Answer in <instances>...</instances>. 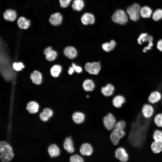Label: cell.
<instances>
[{
	"mask_svg": "<svg viewBox=\"0 0 162 162\" xmlns=\"http://www.w3.org/2000/svg\"><path fill=\"white\" fill-rule=\"evenodd\" d=\"M64 55L70 59H73L76 57L77 51L76 49L71 46L65 48L64 52Z\"/></svg>",
	"mask_w": 162,
	"mask_h": 162,
	"instance_id": "44dd1931",
	"label": "cell"
},
{
	"mask_svg": "<svg viewBox=\"0 0 162 162\" xmlns=\"http://www.w3.org/2000/svg\"><path fill=\"white\" fill-rule=\"evenodd\" d=\"M116 45L115 40H112L109 42H106L103 44L102 47L103 49L106 52H109L112 50Z\"/></svg>",
	"mask_w": 162,
	"mask_h": 162,
	"instance_id": "83f0119b",
	"label": "cell"
},
{
	"mask_svg": "<svg viewBox=\"0 0 162 162\" xmlns=\"http://www.w3.org/2000/svg\"><path fill=\"white\" fill-rule=\"evenodd\" d=\"M154 116V121L158 127L162 128V113H160Z\"/></svg>",
	"mask_w": 162,
	"mask_h": 162,
	"instance_id": "1f68e13d",
	"label": "cell"
},
{
	"mask_svg": "<svg viewBox=\"0 0 162 162\" xmlns=\"http://www.w3.org/2000/svg\"><path fill=\"white\" fill-rule=\"evenodd\" d=\"M161 102H162V99L161 100Z\"/></svg>",
	"mask_w": 162,
	"mask_h": 162,
	"instance_id": "60d3db41",
	"label": "cell"
},
{
	"mask_svg": "<svg viewBox=\"0 0 162 162\" xmlns=\"http://www.w3.org/2000/svg\"><path fill=\"white\" fill-rule=\"evenodd\" d=\"M141 9L140 5L136 3L127 8V13L131 20L136 21L139 20L140 16Z\"/></svg>",
	"mask_w": 162,
	"mask_h": 162,
	"instance_id": "3957f363",
	"label": "cell"
},
{
	"mask_svg": "<svg viewBox=\"0 0 162 162\" xmlns=\"http://www.w3.org/2000/svg\"><path fill=\"white\" fill-rule=\"evenodd\" d=\"M152 18L155 21H158L162 19V10L160 9L156 10L152 14Z\"/></svg>",
	"mask_w": 162,
	"mask_h": 162,
	"instance_id": "d6a6232c",
	"label": "cell"
},
{
	"mask_svg": "<svg viewBox=\"0 0 162 162\" xmlns=\"http://www.w3.org/2000/svg\"><path fill=\"white\" fill-rule=\"evenodd\" d=\"M48 152L50 156L52 158L58 156L60 154V149L56 144L51 145L48 148Z\"/></svg>",
	"mask_w": 162,
	"mask_h": 162,
	"instance_id": "d4e9b609",
	"label": "cell"
},
{
	"mask_svg": "<svg viewBox=\"0 0 162 162\" xmlns=\"http://www.w3.org/2000/svg\"><path fill=\"white\" fill-rule=\"evenodd\" d=\"M72 0H59L60 6L63 8L67 7Z\"/></svg>",
	"mask_w": 162,
	"mask_h": 162,
	"instance_id": "8d00e7d4",
	"label": "cell"
},
{
	"mask_svg": "<svg viewBox=\"0 0 162 162\" xmlns=\"http://www.w3.org/2000/svg\"><path fill=\"white\" fill-rule=\"evenodd\" d=\"M126 102L125 97L122 95H117L115 96L112 100V104L115 107L120 108Z\"/></svg>",
	"mask_w": 162,
	"mask_h": 162,
	"instance_id": "7c38bea8",
	"label": "cell"
},
{
	"mask_svg": "<svg viewBox=\"0 0 162 162\" xmlns=\"http://www.w3.org/2000/svg\"><path fill=\"white\" fill-rule=\"evenodd\" d=\"M82 87L83 89L86 91H92L94 88L95 84L92 80L88 79L85 80L83 82Z\"/></svg>",
	"mask_w": 162,
	"mask_h": 162,
	"instance_id": "484cf974",
	"label": "cell"
},
{
	"mask_svg": "<svg viewBox=\"0 0 162 162\" xmlns=\"http://www.w3.org/2000/svg\"><path fill=\"white\" fill-rule=\"evenodd\" d=\"M126 126V122L123 120H120L116 122L115 128L112 130L110 135V140L114 145H117L120 140L125 135L124 130Z\"/></svg>",
	"mask_w": 162,
	"mask_h": 162,
	"instance_id": "6da1fadb",
	"label": "cell"
},
{
	"mask_svg": "<svg viewBox=\"0 0 162 162\" xmlns=\"http://www.w3.org/2000/svg\"><path fill=\"white\" fill-rule=\"evenodd\" d=\"M62 69V67L60 65H54L51 69V74L53 77H57L59 75Z\"/></svg>",
	"mask_w": 162,
	"mask_h": 162,
	"instance_id": "4dcf8cb0",
	"label": "cell"
},
{
	"mask_svg": "<svg viewBox=\"0 0 162 162\" xmlns=\"http://www.w3.org/2000/svg\"><path fill=\"white\" fill-rule=\"evenodd\" d=\"M62 16L59 13L52 14L50 16L49 21L52 25L57 26L60 25L62 21Z\"/></svg>",
	"mask_w": 162,
	"mask_h": 162,
	"instance_id": "4fadbf2b",
	"label": "cell"
},
{
	"mask_svg": "<svg viewBox=\"0 0 162 162\" xmlns=\"http://www.w3.org/2000/svg\"><path fill=\"white\" fill-rule=\"evenodd\" d=\"M85 68L89 74L97 75L100 70L101 66L98 62H87L85 65Z\"/></svg>",
	"mask_w": 162,
	"mask_h": 162,
	"instance_id": "8992f818",
	"label": "cell"
},
{
	"mask_svg": "<svg viewBox=\"0 0 162 162\" xmlns=\"http://www.w3.org/2000/svg\"><path fill=\"white\" fill-rule=\"evenodd\" d=\"M65 150L70 153H73L75 151L73 140L70 137L66 138L63 143Z\"/></svg>",
	"mask_w": 162,
	"mask_h": 162,
	"instance_id": "5bb4252c",
	"label": "cell"
},
{
	"mask_svg": "<svg viewBox=\"0 0 162 162\" xmlns=\"http://www.w3.org/2000/svg\"><path fill=\"white\" fill-rule=\"evenodd\" d=\"M81 20L82 23L84 25L92 24L94 22L95 18L92 14L86 13L82 16Z\"/></svg>",
	"mask_w": 162,
	"mask_h": 162,
	"instance_id": "9a60e30c",
	"label": "cell"
},
{
	"mask_svg": "<svg viewBox=\"0 0 162 162\" xmlns=\"http://www.w3.org/2000/svg\"><path fill=\"white\" fill-rule=\"evenodd\" d=\"M84 6V3L82 0H74L72 5V7L75 10L80 11Z\"/></svg>",
	"mask_w": 162,
	"mask_h": 162,
	"instance_id": "f546056e",
	"label": "cell"
},
{
	"mask_svg": "<svg viewBox=\"0 0 162 162\" xmlns=\"http://www.w3.org/2000/svg\"><path fill=\"white\" fill-rule=\"evenodd\" d=\"M30 78L33 82L35 84L39 85L41 83L42 81L41 74L37 71H34L31 74Z\"/></svg>",
	"mask_w": 162,
	"mask_h": 162,
	"instance_id": "4316f807",
	"label": "cell"
},
{
	"mask_svg": "<svg viewBox=\"0 0 162 162\" xmlns=\"http://www.w3.org/2000/svg\"><path fill=\"white\" fill-rule=\"evenodd\" d=\"M93 151V148L90 143H85L81 145L80 152L81 154L84 156H89L92 153Z\"/></svg>",
	"mask_w": 162,
	"mask_h": 162,
	"instance_id": "8fae6325",
	"label": "cell"
},
{
	"mask_svg": "<svg viewBox=\"0 0 162 162\" xmlns=\"http://www.w3.org/2000/svg\"><path fill=\"white\" fill-rule=\"evenodd\" d=\"M152 40L153 38L152 36L148 35L147 33H142L140 35L137 39V41L138 43L140 44H142V43L145 42V41L148 42L149 44L148 46L145 47L143 50L144 52H146V50L151 49L152 46H153Z\"/></svg>",
	"mask_w": 162,
	"mask_h": 162,
	"instance_id": "ba28073f",
	"label": "cell"
},
{
	"mask_svg": "<svg viewBox=\"0 0 162 162\" xmlns=\"http://www.w3.org/2000/svg\"><path fill=\"white\" fill-rule=\"evenodd\" d=\"M150 148L154 154H158L162 151V140H154L151 143Z\"/></svg>",
	"mask_w": 162,
	"mask_h": 162,
	"instance_id": "2e32d148",
	"label": "cell"
},
{
	"mask_svg": "<svg viewBox=\"0 0 162 162\" xmlns=\"http://www.w3.org/2000/svg\"><path fill=\"white\" fill-rule=\"evenodd\" d=\"M128 17L126 13L121 9L116 10L112 16V19L114 22L121 25L126 23L128 21Z\"/></svg>",
	"mask_w": 162,
	"mask_h": 162,
	"instance_id": "277c9868",
	"label": "cell"
},
{
	"mask_svg": "<svg viewBox=\"0 0 162 162\" xmlns=\"http://www.w3.org/2000/svg\"><path fill=\"white\" fill-rule=\"evenodd\" d=\"M14 68L16 71H20L24 67L22 62H15L13 64Z\"/></svg>",
	"mask_w": 162,
	"mask_h": 162,
	"instance_id": "d590c367",
	"label": "cell"
},
{
	"mask_svg": "<svg viewBox=\"0 0 162 162\" xmlns=\"http://www.w3.org/2000/svg\"><path fill=\"white\" fill-rule=\"evenodd\" d=\"M0 159L2 162H8L13 158L14 155L11 146L7 142H0Z\"/></svg>",
	"mask_w": 162,
	"mask_h": 162,
	"instance_id": "7a4b0ae2",
	"label": "cell"
},
{
	"mask_svg": "<svg viewBox=\"0 0 162 162\" xmlns=\"http://www.w3.org/2000/svg\"><path fill=\"white\" fill-rule=\"evenodd\" d=\"M72 66L73 68L74 71L77 73H80L82 71V68L80 66L76 65L74 63H73L72 64Z\"/></svg>",
	"mask_w": 162,
	"mask_h": 162,
	"instance_id": "74e56055",
	"label": "cell"
},
{
	"mask_svg": "<svg viewBox=\"0 0 162 162\" xmlns=\"http://www.w3.org/2000/svg\"><path fill=\"white\" fill-rule=\"evenodd\" d=\"M157 48L160 51L162 52V39H161L158 41Z\"/></svg>",
	"mask_w": 162,
	"mask_h": 162,
	"instance_id": "f35d334b",
	"label": "cell"
},
{
	"mask_svg": "<svg viewBox=\"0 0 162 162\" xmlns=\"http://www.w3.org/2000/svg\"><path fill=\"white\" fill-rule=\"evenodd\" d=\"M44 53L46 56V59L50 61L54 60L56 58L57 54L56 51L52 50V48L49 47L44 50Z\"/></svg>",
	"mask_w": 162,
	"mask_h": 162,
	"instance_id": "7402d4cb",
	"label": "cell"
},
{
	"mask_svg": "<svg viewBox=\"0 0 162 162\" xmlns=\"http://www.w3.org/2000/svg\"><path fill=\"white\" fill-rule=\"evenodd\" d=\"M162 99V95L160 92L158 91H154L150 94L148 98L149 104H156Z\"/></svg>",
	"mask_w": 162,
	"mask_h": 162,
	"instance_id": "30bf717a",
	"label": "cell"
},
{
	"mask_svg": "<svg viewBox=\"0 0 162 162\" xmlns=\"http://www.w3.org/2000/svg\"><path fill=\"white\" fill-rule=\"evenodd\" d=\"M72 118L73 121L75 123L80 124L84 122L85 116L83 112L79 111H76L73 113Z\"/></svg>",
	"mask_w": 162,
	"mask_h": 162,
	"instance_id": "e0dca14e",
	"label": "cell"
},
{
	"mask_svg": "<svg viewBox=\"0 0 162 162\" xmlns=\"http://www.w3.org/2000/svg\"><path fill=\"white\" fill-rule=\"evenodd\" d=\"M103 122L104 127L107 130H112L115 128L117 122L114 116L110 113L104 117Z\"/></svg>",
	"mask_w": 162,
	"mask_h": 162,
	"instance_id": "5b68a950",
	"label": "cell"
},
{
	"mask_svg": "<svg viewBox=\"0 0 162 162\" xmlns=\"http://www.w3.org/2000/svg\"><path fill=\"white\" fill-rule=\"evenodd\" d=\"M17 23L19 27L21 29H26L30 25V21L23 16L19 18L17 20Z\"/></svg>",
	"mask_w": 162,
	"mask_h": 162,
	"instance_id": "603a6c76",
	"label": "cell"
},
{
	"mask_svg": "<svg viewBox=\"0 0 162 162\" xmlns=\"http://www.w3.org/2000/svg\"><path fill=\"white\" fill-rule=\"evenodd\" d=\"M154 108L152 104H144L142 109L141 112L143 116L147 119L150 118L154 115Z\"/></svg>",
	"mask_w": 162,
	"mask_h": 162,
	"instance_id": "9c48e42d",
	"label": "cell"
},
{
	"mask_svg": "<svg viewBox=\"0 0 162 162\" xmlns=\"http://www.w3.org/2000/svg\"><path fill=\"white\" fill-rule=\"evenodd\" d=\"M154 140H162V130L160 129L155 130L153 134Z\"/></svg>",
	"mask_w": 162,
	"mask_h": 162,
	"instance_id": "836d02e7",
	"label": "cell"
},
{
	"mask_svg": "<svg viewBox=\"0 0 162 162\" xmlns=\"http://www.w3.org/2000/svg\"><path fill=\"white\" fill-rule=\"evenodd\" d=\"M74 71L73 68L72 66L70 67L68 70V73L69 74L72 75L73 74Z\"/></svg>",
	"mask_w": 162,
	"mask_h": 162,
	"instance_id": "ab89813d",
	"label": "cell"
},
{
	"mask_svg": "<svg viewBox=\"0 0 162 162\" xmlns=\"http://www.w3.org/2000/svg\"><path fill=\"white\" fill-rule=\"evenodd\" d=\"M115 88L111 84H108L105 86L102 87L101 89V92L104 96L109 97L113 93Z\"/></svg>",
	"mask_w": 162,
	"mask_h": 162,
	"instance_id": "d6986e66",
	"label": "cell"
},
{
	"mask_svg": "<svg viewBox=\"0 0 162 162\" xmlns=\"http://www.w3.org/2000/svg\"><path fill=\"white\" fill-rule=\"evenodd\" d=\"M70 162H84L83 158L77 154L71 156L70 158Z\"/></svg>",
	"mask_w": 162,
	"mask_h": 162,
	"instance_id": "e575fe53",
	"label": "cell"
},
{
	"mask_svg": "<svg viewBox=\"0 0 162 162\" xmlns=\"http://www.w3.org/2000/svg\"><path fill=\"white\" fill-rule=\"evenodd\" d=\"M3 16L5 20L10 21H13L16 19L17 14L14 10L8 9L4 12Z\"/></svg>",
	"mask_w": 162,
	"mask_h": 162,
	"instance_id": "ac0fdd59",
	"label": "cell"
},
{
	"mask_svg": "<svg viewBox=\"0 0 162 162\" xmlns=\"http://www.w3.org/2000/svg\"><path fill=\"white\" fill-rule=\"evenodd\" d=\"M53 115V112L50 108H45L44 109L42 112L39 115L40 119L43 122L47 121L49 118Z\"/></svg>",
	"mask_w": 162,
	"mask_h": 162,
	"instance_id": "ffe728a7",
	"label": "cell"
},
{
	"mask_svg": "<svg viewBox=\"0 0 162 162\" xmlns=\"http://www.w3.org/2000/svg\"><path fill=\"white\" fill-rule=\"evenodd\" d=\"M39 105L36 101H31L27 104L26 109L31 113H35L37 112L38 110Z\"/></svg>",
	"mask_w": 162,
	"mask_h": 162,
	"instance_id": "cb8c5ba5",
	"label": "cell"
},
{
	"mask_svg": "<svg viewBox=\"0 0 162 162\" xmlns=\"http://www.w3.org/2000/svg\"><path fill=\"white\" fill-rule=\"evenodd\" d=\"M152 13V10L148 7L145 6L141 8L140 16L143 18L150 17Z\"/></svg>",
	"mask_w": 162,
	"mask_h": 162,
	"instance_id": "f1b7e54d",
	"label": "cell"
},
{
	"mask_svg": "<svg viewBox=\"0 0 162 162\" xmlns=\"http://www.w3.org/2000/svg\"><path fill=\"white\" fill-rule=\"evenodd\" d=\"M116 158L121 162H127L129 156L126 149L122 147L117 148L115 152Z\"/></svg>",
	"mask_w": 162,
	"mask_h": 162,
	"instance_id": "52a82bcc",
	"label": "cell"
}]
</instances>
